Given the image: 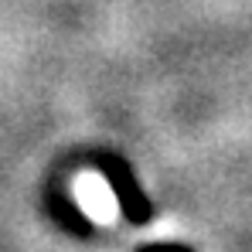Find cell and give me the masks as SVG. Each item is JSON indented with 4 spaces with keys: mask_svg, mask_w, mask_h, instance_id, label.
<instances>
[{
    "mask_svg": "<svg viewBox=\"0 0 252 252\" xmlns=\"http://www.w3.org/2000/svg\"><path fill=\"white\" fill-rule=\"evenodd\" d=\"M102 174H106L109 188L116 191V201H120V208H123L126 218H129L133 225H147L154 208H150V201H147L143 188L136 184L133 170L126 167L123 160H116V157H106V160H102Z\"/></svg>",
    "mask_w": 252,
    "mask_h": 252,
    "instance_id": "cell-1",
    "label": "cell"
},
{
    "mask_svg": "<svg viewBox=\"0 0 252 252\" xmlns=\"http://www.w3.org/2000/svg\"><path fill=\"white\" fill-rule=\"evenodd\" d=\"M140 252H191L188 246H174V242H164V246H143Z\"/></svg>",
    "mask_w": 252,
    "mask_h": 252,
    "instance_id": "cell-2",
    "label": "cell"
}]
</instances>
